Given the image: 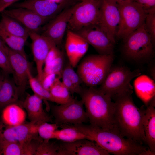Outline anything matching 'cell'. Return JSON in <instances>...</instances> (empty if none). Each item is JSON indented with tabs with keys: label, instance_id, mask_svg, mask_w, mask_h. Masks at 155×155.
Listing matches in <instances>:
<instances>
[{
	"label": "cell",
	"instance_id": "1",
	"mask_svg": "<svg viewBox=\"0 0 155 155\" xmlns=\"http://www.w3.org/2000/svg\"><path fill=\"white\" fill-rule=\"evenodd\" d=\"M133 92L125 93L113 100L115 127L123 137L143 144L146 143L143 126L144 109L140 108L135 104Z\"/></svg>",
	"mask_w": 155,
	"mask_h": 155
},
{
	"label": "cell",
	"instance_id": "2",
	"mask_svg": "<svg viewBox=\"0 0 155 155\" xmlns=\"http://www.w3.org/2000/svg\"><path fill=\"white\" fill-rule=\"evenodd\" d=\"M79 95L90 124L118 133L114 119L115 103L108 96L96 87L83 88Z\"/></svg>",
	"mask_w": 155,
	"mask_h": 155
},
{
	"label": "cell",
	"instance_id": "3",
	"mask_svg": "<svg viewBox=\"0 0 155 155\" xmlns=\"http://www.w3.org/2000/svg\"><path fill=\"white\" fill-rule=\"evenodd\" d=\"M97 143L109 154L115 155H140L149 148L143 144L122 136L118 133L106 130L91 124L73 125Z\"/></svg>",
	"mask_w": 155,
	"mask_h": 155
},
{
	"label": "cell",
	"instance_id": "4",
	"mask_svg": "<svg viewBox=\"0 0 155 155\" xmlns=\"http://www.w3.org/2000/svg\"><path fill=\"white\" fill-rule=\"evenodd\" d=\"M114 55H91L78 65L77 73L88 87H96L103 82L112 65Z\"/></svg>",
	"mask_w": 155,
	"mask_h": 155
},
{
	"label": "cell",
	"instance_id": "5",
	"mask_svg": "<svg viewBox=\"0 0 155 155\" xmlns=\"http://www.w3.org/2000/svg\"><path fill=\"white\" fill-rule=\"evenodd\" d=\"M122 51L128 59L137 63L147 62L153 57L155 42L144 24L123 40Z\"/></svg>",
	"mask_w": 155,
	"mask_h": 155
},
{
	"label": "cell",
	"instance_id": "6",
	"mask_svg": "<svg viewBox=\"0 0 155 155\" xmlns=\"http://www.w3.org/2000/svg\"><path fill=\"white\" fill-rule=\"evenodd\" d=\"M141 74L140 70L131 71L123 66H111L106 78L98 89L114 100L126 93L133 92L130 82Z\"/></svg>",
	"mask_w": 155,
	"mask_h": 155
},
{
	"label": "cell",
	"instance_id": "7",
	"mask_svg": "<svg viewBox=\"0 0 155 155\" xmlns=\"http://www.w3.org/2000/svg\"><path fill=\"white\" fill-rule=\"evenodd\" d=\"M117 3L120 19L116 38L124 40L144 24L147 11L132 0Z\"/></svg>",
	"mask_w": 155,
	"mask_h": 155
},
{
	"label": "cell",
	"instance_id": "8",
	"mask_svg": "<svg viewBox=\"0 0 155 155\" xmlns=\"http://www.w3.org/2000/svg\"><path fill=\"white\" fill-rule=\"evenodd\" d=\"M100 0H82L73 6L68 30L75 32L85 27L98 25Z\"/></svg>",
	"mask_w": 155,
	"mask_h": 155
},
{
	"label": "cell",
	"instance_id": "9",
	"mask_svg": "<svg viewBox=\"0 0 155 155\" xmlns=\"http://www.w3.org/2000/svg\"><path fill=\"white\" fill-rule=\"evenodd\" d=\"M81 99L73 98L65 104L53 105L51 107L55 123L61 125H76L87 122L88 117Z\"/></svg>",
	"mask_w": 155,
	"mask_h": 155
},
{
	"label": "cell",
	"instance_id": "10",
	"mask_svg": "<svg viewBox=\"0 0 155 155\" xmlns=\"http://www.w3.org/2000/svg\"><path fill=\"white\" fill-rule=\"evenodd\" d=\"M100 9L98 26L115 44L120 19L117 3L114 0H100Z\"/></svg>",
	"mask_w": 155,
	"mask_h": 155
},
{
	"label": "cell",
	"instance_id": "11",
	"mask_svg": "<svg viewBox=\"0 0 155 155\" xmlns=\"http://www.w3.org/2000/svg\"><path fill=\"white\" fill-rule=\"evenodd\" d=\"M38 125L30 122L11 126L0 122V142L25 143L38 138Z\"/></svg>",
	"mask_w": 155,
	"mask_h": 155
},
{
	"label": "cell",
	"instance_id": "12",
	"mask_svg": "<svg viewBox=\"0 0 155 155\" xmlns=\"http://www.w3.org/2000/svg\"><path fill=\"white\" fill-rule=\"evenodd\" d=\"M100 55H114V44L98 25L83 28L75 32Z\"/></svg>",
	"mask_w": 155,
	"mask_h": 155
},
{
	"label": "cell",
	"instance_id": "13",
	"mask_svg": "<svg viewBox=\"0 0 155 155\" xmlns=\"http://www.w3.org/2000/svg\"><path fill=\"white\" fill-rule=\"evenodd\" d=\"M59 155H109L95 141L87 139L59 143Z\"/></svg>",
	"mask_w": 155,
	"mask_h": 155
},
{
	"label": "cell",
	"instance_id": "14",
	"mask_svg": "<svg viewBox=\"0 0 155 155\" xmlns=\"http://www.w3.org/2000/svg\"><path fill=\"white\" fill-rule=\"evenodd\" d=\"M29 36L32 41V51L37 72L36 78L39 81L42 77L43 67L48 53L52 47L56 45L51 39L38 32L29 30Z\"/></svg>",
	"mask_w": 155,
	"mask_h": 155
},
{
	"label": "cell",
	"instance_id": "15",
	"mask_svg": "<svg viewBox=\"0 0 155 155\" xmlns=\"http://www.w3.org/2000/svg\"><path fill=\"white\" fill-rule=\"evenodd\" d=\"M5 51L10 60L19 94H22L25 91L28 80L29 63L26 57L11 49L6 45Z\"/></svg>",
	"mask_w": 155,
	"mask_h": 155
},
{
	"label": "cell",
	"instance_id": "16",
	"mask_svg": "<svg viewBox=\"0 0 155 155\" xmlns=\"http://www.w3.org/2000/svg\"><path fill=\"white\" fill-rule=\"evenodd\" d=\"M65 4L64 1L57 3L53 0H26L15 3L11 6L29 9L48 20L61 10Z\"/></svg>",
	"mask_w": 155,
	"mask_h": 155
},
{
	"label": "cell",
	"instance_id": "17",
	"mask_svg": "<svg viewBox=\"0 0 155 155\" xmlns=\"http://www.w3.org/2000/svg\"><path fill=\"white\" fill-rule=\"evenodd\" d=\"M2 13L21 24L29 31L38 32L47 20L34 11L22 8H14Z\"/></svg>",
	"mask_w": 155,
	"mask_h": 155
},
{
	"label": "cell",
	"instance_id": "18",
	"mask_svg": "<svg viewBox=\"0 0 155 155\" xmlns=\"http://www.w3.org/2000/svg\"><path fill=\"white\" fill-rule=\"evenodd\" d=\"M73 10V6L62 11L48 25L42 34L53 40L57 46L61 44Z\"/></svg>",
	"mask_w": 155,
	"mask_h": 155
},
{
	"label": "cell",
	"instance_id": "19",
	"mask_svg": "<svg viewBox=\"0 0 155 155\" xmlns=\"http://www.w3.org/2000/svg\"><path fill=\"white\" fill-rule=\"evenodd\" d=\"M42 100L35 94H28L22 103L26 110L30 122L39 125L44 122H51V117L44 109Z\"/></svg>",
	"mask_w": 155,
	"mask_h": 155
},
{
	"label": "cell",
	"instance_id": "20",
	"mask_svg": "<svg viewBox=\"0 0 155 155\" xmlns=\"http://www.w3.org/2000/svg\"><path fill=\"white\" fill-rule=\"evenodd\" d=\"M144 109L143 126L146 143L152 151H155V96Z\"/></svg>",
	"mask_w": 155,
	"mask_h": 155
},
{
	"label": "cell",
	"instance_id": "21",
	"mask_svg": "<svg viewBox=\"0 0 155 155\" xmlns=\"http://www.w3.org/2000/svg\"><path fill=\"white\" fill-rule=\"evenodd\" d=\"M38 144L34 139L25 143L0 142V155H34Z\"/></svg>",
	"mask_w": 155,
	"mask_h": 155
},
{
	"label": "cell",
	"instance_id": "22",
	"mask_svg": "<svg viewBox=\"0 0 155 155\" xmlns=\"http://www.w3.org/2000/svg\"><path fill=\"white\" fill-rule=\"evenodd\" d=\"M19 95L16 84L7 76L4 77L0 88V109L17 102Z\"/></svg>",
	"mask_w": 155,
	"mask_h": 155
},
{
	"label": "cell",
	"instance_id": "23",
	"mask_svg": "<svg viewBox=\"0 0 155 155\" xmlns=\"http://www.w3.org/2000/svg\"><path fill=\"white\" fill-rule=\"evenodd\" d=\"M26 117L25 111L15 103L10 104L3 108L1 114L2 121L5 124L11 126L24 123Z\"/></svg>",
	"mask_w": 155,
	"mask_h": 155
},
{
	"label": "cell",
	"instance_id": "24",
	"mask_svg": "<svg viewBox=\"0 0 155 155\" xmlns=\"http://www.w3.org/2000/svg\"><path fill=\"white\" fill-rule=\"evenodd\" d=\"M60 127L61 129L55 131L53 139L66 142H71L83 139H89L87 135L73 125H63Z\"/></svg>",
	"mask_w": 155,
	"mask_h": 155
},
{
	"label": "cell",
	"instance_id": "25",
	"mask_svg": "<svg viewBox=\"0 0 155 155\" xmlns=\"http://www.w3.org/2000/svg\"><path fill=\"white\" fill-rule=\"evenodd\" d=\"M0 38L11 49L26 57L24 46L27 38L15 36L7 32L0 23Z\"/></svg>",
	"mask_w": 155,
	"mask_h": 155
},
{
	"label": "cell",
	"instance_id": "26",
	"mask_svg": "<svg viewBox=\"0 0 155 155\" xmlns=\"http://www.w3.org/2000/svg\"><path fill=\"white\" fill-rule=\"evenodd\" d=\"M0 23L7 32L15 36L27 38L29 36V30L18 21L3 13Z\"/></svg>",
	"mask_w": 155,
	"mask_h": 155
},
{
	"label": "cell",
	"instance_id": "27",
	"mask_svg": "<svg viewBox=\"0 0 155 155\" xmlns=\"http://www.w3.org/2000/svg\"><path fill=\"white\" fill-rule=\"evenodd\" d=\"M60 79L58 77L56 78L49 91L56 100V103L63 104L71 101L74 98Z\"/></svg>",
	"mask_w": 155,
	"mask_h": 155
},
{
	"label": "cell",
	"instance_id": "28",
	"mask_svg": "<svg viewBox=\"0 0 155 155\" xmlns=\"http://www.w3.org/2000/svg\"><path fill=\"white\" fill-rule=\"evenodd\" d=\"M28 81L30 87L34 93L42 100L56 103L49 91L44 88L36 78L34 77L29 69L28 72Z\"/></svg>",
	"mask_w": 155,
	"mask_h": 155
},
{
	"label": "cell",
	"instance_id": "29",
	"mask_svg": "<svg viewBox=\"0 0 155 155\" xmlns=\"http://www.w3.org/2000/svg\"><path fill=\"white\" fill-rule=\"evenodd\" d=\"M64 56L62 53L58 57L51 62L44 65L41 78L42 76L48 74H56L61 78V73L64 66Z\"/></svg>",
	"mask_w": 155,
	"mask_h": 155
},
{
	"label": "cell",
	"instance_id": "30",
	"mask_svg": "<svg viewBox=\"0 0 155 155\" xmlns=\"http://www.w3.org/2000/svg\"><path fill=\"white\" fill-rule=\"evenodd\" d=\"M65 44V49L68 61L72 66L77 51L76 33L67 30Z\"/></svg>",
	"mask_w": 155,
	"mask_h": 155
},
{
	"label": "cell",
	"instance_id": "31",
	"mask_svg": "<svg viewBox=\"0 0 155 155\" xmlns=\"http://www.w3.org/2000/svg\"><path fill=\"white\" fill-rule=\"evenodd\" d=\"M59 143L42 140L38 145L34 155H59Z\"/></svg>",
	"mask_w": 155,
	"mask_h": 155
},
{
	"label": "cell",
	"instance_id": "32",
	"mask_svg": "<svg viewBox=\"0 0 155 155\" xmlns=\"http://www.w3.org/2000/svg\"><path fill=\"white\" fill-rule=\"evenodd\" d=\"M59 127V125L56 123H43L38 126V134L40 138L44 140H50L53 139L55 133Z\"/></svg>",
	"mask_w": 155,
	"mask_h": 155
},
{
	"label": "cell",
	"instance_id": "33",
	"mask_svg": "<svg viewBox=\"0 0 155 155\" xmlns=\"http://www.w3.org/2000/svg\"><path fill=\"white\" fill-rule=\"evenodd\" d=\"M63 69L67 73L69 79L73 86L75 94L79 95L83 88L81 86L82 82L79 75L75 72L73 67L71 65L69 61L64 66Z\"/></svg>",
	"mask_w": 155,
	"mask_h": 155
},
{
	"label": "cell",
	"instance_id": "34",
	"mask_svg": "<svg viewBox=\"0 0 155 155\" xmlns=\"http://www.w3.org/2000/svg\"><path fill=\"white\" fill-rule=\"evenodd\" d=\"M76 33L77 51L72 65L73 68L77 66L80 60L87 52L89 45L82 37Z\"/></svg>",
	"mask_w": 155,
	"mask_h": 155
},
{
	"label": "cell",
	"instance_id": "35",
	"mask_svg": "<svg viewBox=\"0 0 155 155\" xmlns=\"http://www.w3.org/2000/svg\"><path fill=\"white\" fill-rule=\"evenodd\" d=\"M144 25L146 30L155 42V9L147 11Z\"/></svg>",
	"mask_w": 155,
	"mask_h": 155
},
{
	"label": "cell",
	"instance_id": "36",
	"mask_svg": "<svg viewBox=\"0 0 155 155\" xmlns=\"http://www.w3.org/2000/svg\"><path fill=\"white\" fill-rule=\"evenodd\" d=\"M0 68L6 73L13 74L8 56L5 50L0 49Z\"/></svg>",
	"mask_w": 155,
	"mask_h": 155
},
{
	"label": "cell",
	"instance_id": "37",
	"mask_svg": "<svg viewBox=\"0 0 155 155\" xmlns=\"http://www.w3.org/2000/svg\"><path fill=\"white\" fill-rule=\"evenodd\" d=\"M57 77H59L55 74H48L42 76L39 82L44 88L49 91L52 84Z\"/></svg>",
	"mask_w": 155,
	"mask_h": 155
},
{
	"label": "cell",
	"instance_id": "38",
	"mask_svg": "<svg viewBox=\"0 0 155 155\" xmlns=\"http://www.w3.org/2000/svg\"><path fill=\"white\" fill-rule=\"evenodd\" d=\"M62 52L55 45L51 47L49 51L46 58L44 65L47 64L58 57Z\"/></svg>",
	"mask_w": 155,
	"mask_h": 155
},
{
	"label": "cell",
	"instance_id": "39",
	"mask_svg": "<svg viewBox=\"0 0 155 155\" xmlns=\"http://www.w3.org/2000/svg\"><path fill=\"white\" fill-rule=\"evenodd\" d=\"M140 4L146 11L155 9V0H132Z\"/></svg>",
	"mask_w": 155,
	"mask_h": 155
},
{
	"label": "cell",
	"instance_id": "40",
	"mask_svg": "<svg viewBox=\"0 0 155 155\" xmlns=\"http://www.w3.org/2000/svg\"><path fill=\"white\" fill-rule=\"evenodd\" d=\"M16 0H0V13L14 3Z\"/></svg>",
	"mask_w": 155,
	"mask_h": 155
},
{
	"label": "cell",
	"instance_id": "41",
	"mask_svg": "<svg viewBox=\"0 0 155 155\" xmlns=\"http://www.w3.org/2000/svg\"><path fill=\"white\" fill-rule=\"evenodd\" d=\"M155 151L151 150L149 148L142 153L140 155H154Z\"/></svg>",
	"mask_w": 155,
	"mask_h": 155
},
{
	"label": "cell",
	"instance_id": "42",
	"mask_svg": "<svg viewBox=\"0 0 155 155\" xmlns=\"http://www.w3.org/2000/svg\"><path fill=\"white\" fill-rule=\"evenodd\" d=\"M6 45L0 38V49L5 51Z\"/></svg>",
	"mask_w": 155,
	"mask_h": 155
},
{
	"label": "cell",
	"instance_id": "43",
	"mask_svg": "<svg viewBox=\"0 0 155 155\" xmlns=\"http://www.w3.org/2000/svg\"><path fill=\"white\" fill-rule=\"evenodd\" d=\"M4 77L2 76L0 74V88L2 84Z\"/></svg>",
	"mask_w": 155,
	"mask_h": 155
},
{
	"label": "cell",
	"instance_id": "44",
	"mask_svg": "<svg viewBox=\"0 0 155 155\" xmlns=\"http://www.w3.org/2000/svg\"><path fill=\"white\" fill-rule=\"evenodd\" d=\"M114 0L117 3H118L119 2L127 1H128L129 0Z\"/></svg>",
	"mask_w": 155,
	"mask_h": 155
},
{
	"label": "cell",
	"instance_id": "45",
	"mask_svg": "<svg viewBox=\"0 0 155 155\" xmlns=\"http://www.w3.org/2000/svg\"><path fill=\"white\" fill-rule=\"evenodd\" d=\"M57 3L61 2L64 1V0H53Z\"/></svg>",
	"mask_w": 155,
	"mask_h": 155
},
{
	"label": "cell",
	"instance_id": "46",
	"mask_svg": "<svg viewBox=\"0 0 155 155\" xmlns=\"http://www.w3.org/2000/svg\"><path fill=\"white\" fill-rule=\"evenodd\" d=\"M21 0H16V1H15L14 3H16V2H18V1H21Z\"/></svg>",
	"mask_w": 155,
	"mask_h": 155
}]
</instances>
